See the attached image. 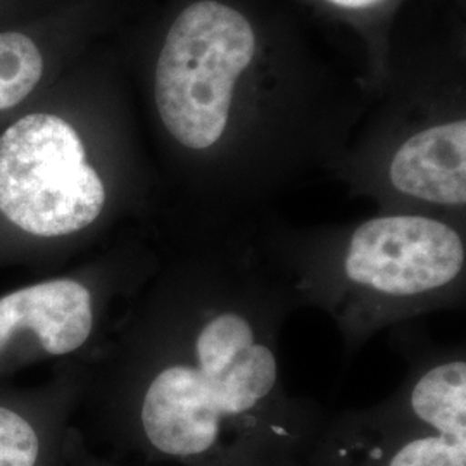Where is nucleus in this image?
Wrapping results in <instances>:
<instances>
[{"label":"nucleus","mask_w":466,"mask_h":466,"mask_svg":"<svg viewBox=\"0 0 466 466\" xmlns=\"http://www.w3.org/2000/svg\"><path fill=\"white\" fill-rule=\"evenodd\" d=\"M296 311L252 232H194L150 308L135 398L146 448L188 466L309 463L330 418L283 379L282 333Z\"/></svg>","instance_id":"1"},{"label":"nucleus","mask_w":466,"mask_h":466,"mask_svg":"<svg viewBox=\"0 0 466 466\" xmlns=\"http://www.w3.org/2000/svg\"><path fill=\"white\" fill-rule=\"evenodd\" d=\"M252 238L298 308L330 318L346 365L387 329L465 306V228L444 219L383 213L348 227L273 228Z\"/></svg>","instance_id":"2"},{"label":"nucleus","mask_w":466,"mask_h":466,"mask_svg":"<svg viewBox=\"0 0 466 466\" xmlns=\"http://www.w3.org/2000/svg\"><path fill=\"white\" fill-rule=\"evenodd\" d=\"M404 377L389 398L329 420L327 466H466L465 344H439L410 323L392 329Z\"/></svg>","instance_id":"3"},{"label":"nucleus","mask_w":466,"mask_h":466,"mask_svg":"<svg viewBox=\"0 0 466 466\" xmlns=\"http://www.w3.org/2000/svg\"><path fill=\"white\" fill-rule=\"evenodd\" d=\"M254 50L249 21L221 2L200 0L177 17L156 66V104L182 149L198 156L223 142L233 86Z\"/></svg>","instance_id":"4"},{"label":"nucleus","mask_w":466,"mask_h":466,"mask_svg":"<svg viewBox=\"0 0 466 466\" xmlns=\"http://www.w3.org/2000/svg\"><path fill=\"white\" fill-rule=\"evenodd\" d=\"M106 206V184L63 117L34 113L0 135V213L21 230L76 235L94 227Z\"/></svg>","instance_id":"5"},{"label":"nucleus","mask_w":466,"mask_h":466,"mask_svg":"<svg viewBox=\"0 0 466 466\" xmlns=\"http://www.w3.org/2000/svg\"><path fill=\"white\" fill-rule=\"evenodd\" d=\"M389 194L402 200V213L432 217L435 209L460 227L466 206V121L456 119L406 137L385 165ZM439 219V218H437ZM463 228V227H461Z\"/></svg>","instance_id":"6"},{"label":"nucleus","mask_w":466,"mask_h":466,"mask_svg":"<svg viewBox=\"0 0 466 466\" xmlns=\"http://www.w3.org/2000/svg\"><path fill=\"white\" fill-rule=\"evenodd\" d=\"M99 323L97 292L84 280L36 283L0 299V350L19 329L35 332L44 350L65 356L82 350Z\"/></svg>","instance_id":"7"},{"label":"nucleus","mask_w":466,"mask_h":466,"mask_svg":"<svg viewBox=\"0 0 466 466\" xmlns=\"http://www.w3.org/2000/svg\"><path fill=\"white\" fill-rule=\"evenodd\" d=\"M44 59L34 40L17 32L0 34V109L26 99L40 82Z\"/></svg>","instance_id":"8"},{"label":"nucleus","mask_w":466,"mask_h":466,"mask_svg":"<svg viewBox=\"0 0 466 466\" xmlns=\"http://www.w3.org/2000/svg\"><path fill=\"white\" fill-rule=\"evenodd\" d=\"M42 439L16 411L0 408V466H38Z\"/></svg>","instance_id":"9"},{"label":"nucleus","mask_w":466,"mask_h":466,"mask_svg":"<svg viewBox=\"0 0 466 466\" xmlns=\"http://www.w3.org/2000/svg\"><path fill=\"white\" fill-rule=\"evenodd\" d=\"M335 5H340V7H350V9H361V7H370V5H375L382 0H329Z\"/></svg>","instance_id":"10"}]
</instances>
